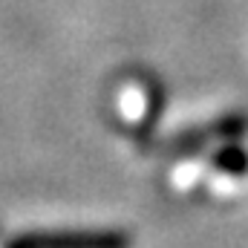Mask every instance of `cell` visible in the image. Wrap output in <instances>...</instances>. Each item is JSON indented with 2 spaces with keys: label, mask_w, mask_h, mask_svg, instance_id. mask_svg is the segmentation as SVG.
I'll return each mask as SVG.
<instances>
[{
  "label": "cell",
  "mask_w": 248,
  "mask_h": 248,
  "mask_svg": "<svg viewBox=\"0 0 248 248\" xmlns=\"http://www.w3.org/2000/svg\"><path fill=\"white\" fill-rule=\"evenodd\" d=\"M6 248H130L124 231H61V234H23Z\"/></svg>",
  "instance_id": "obj_1"
},
{
  "label": "cell",
  "mask_w": 248,
  "mask_h": 248,
  "mask_svg": "<svg viewBox=\"0 0 248 248\" xmlns=\"http://www.w3.org/2000/svg\"><path fill=\"white\" fill-rule=\"evenodd\" d=\"M248 122L243 116H228V119H219L214 124H205V127H193L187 133H179L170 144V150H179V153H193L199 147H205L208 141H217V139H237L246 133Z\"/></svg>",
  "instance_id": "obj_2"
},
{
  "label": "cell",
  "mask_w": 248,
  "mask_h": 248,
  "mask_svg": "<svg viewBox=\"0 0 248 248\" xmlns=\"http://www.w3.org/2000/svg\"><path fill=\"white\" fill-rule=\"evenodd\" d=\"M214 168L222 170V173L240 176V173L248 170V153L240 147V144H228V147H222V150L214 156Z\"/></svg>",
  "instance_id": "obj_3"
}]
</instances>
